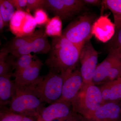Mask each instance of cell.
I'll return each mask as SVG.
<instances>
[{
    "instance_id": "35",
    "label": "cell",
    "mask_w": 121,
    "mask_h": 121,
    "mask_svg": "<svg viewBox=\"0 0 121 121\" xmlns=\"http://www.w3.org/2000/svg\"></svg>"
},
{
    "instance_id": "11",
    "label": "cell",
    "mask_w": 121,
    "mask_h": 121,
    "mask_svg": "<svg viewBox=\"0 0 121 121\" xmlns=\"http://www.w3.org/2000/svg\"><path fill=\"white\" fill-rule=\"evenodd\" d=\"M84 117L96 121H120L121 119L120 102H104Z\"/></svg>"
},
{
    "instance_id": "31",
    "label": "cell",
    "mask_w": 121,
    "mask_h": 121,
    "mask_svg": "<svg viewBox=\"0 0 121 121\" xmlns=\"http://www.w3.org/2000/svg\"><path fill=\"white\" fill-rule=\"evenodd\" d=\"M5 26V24L2 17L0 15V30L1 31Z\"/></svg>"
},
{
    "instance_id": "6",
    "label": "cell",
    "mask_w": 121,
    "mask_h": 121,
    "mask_svg": "<svg viewBox=\"0 0 121 121\" xmlns=\"http://www.w3.org/2000/svg\"><path fill=\"white\" fill-rule=\"evenodd\" d=\"M121 77V51L110 48L106 58L97 65L92 82L96 86H102Z\"/></svg>"
},
{
    "instance_id": "15",
    "label": "cell",
    "mask_w": 121,
    "mask_h": 121,
    "mask_svg": "<svg viewBox=\"0 0 121 121\" xmlns=\"http://www.w3.org/2000/svg\"><path fill=\"white\" fill-rule=\"evenodd\" d=\"M51 48V45L48 39L47 36L45 33L41 37L12 51L10 53L17 58L31 52L46 54L50 52Z\"/></svg>"
},
{
    "instance_id": "30",
    "label": "cell",
    "mask_w": 121,
    "mask_h": 121,
    "mask_svg": "<svg viewBox=\"0 0 121 121\" xmlns=\"http://www.w3.org/2000/svg\"><path fill=\"white\" fill-rule=\"evenodd\" d=\"M65 121H80L79 115L73 112Z\"/></svg>"
},
{
    "instance_id": "13",
    "label": "cell",
    "mask_w": 121,
    "mask_h": 121,
    "mask_svg": "<svg viewBox=\"0 0 121 121\" xmlns=\"http://www.w3.org/2000/svg\"><path fill=\"white\" fill-rule=\"evenodd\" d=\"M116 31L114 23L107 15H102L93 24L92 34L100 41L106 43L113 37Z\"/></svg>"
},
{
    "instance_id": "32",
    "label": "cell",
    "mask_w": 121,
    "mask_h": 121,
    "mask_svg": "<svg viewBox=\"0 0 121 121\" xmlns=\"http://www.w3.org/2000/svg\"><path fill=\"white\" fill-rule=\"evenodd\" d=\"M79 118H80V121H96L93 120V119H89V118H86L83 117L82 115L79 114Z\"/></svg>"
},
{
    "instance_id": "34",
    "label": "cell",
    "mask_w": 121,
    "mask_h": 121,
    "mask_svg": "<svg viewBox=\"0 0 121 121\" xmlns=\"http://www.w3.org/2000/svg\"><path fill=\"white\" fill-rule=\"evenodd\" d=\"M120 105H121V102H120Z\"/></svg>"
},
{
    "instance_id": "9",
    "label": "cell",
    "mask_w": 121,
    "mask_h": 121,
    "mask_svg": "<svg viewBox=\"0 0 121 121\" xmlns=\"http://www.w3.org/2000/svg\"><path fill=\"white\" fill-rule=\"evenodd\" d=\"M37 25L34 17L22 10L15 11L9 22L10 30L17 37L33 33Z\"/></svg>"
},
{
    "instance_id": "27",
    "label": "cell",
    "mask_w": 121,
    "mask_h": 121,
    "mask_svg": "<svg viewBox=\"0 0 121 121\" xmlns=\"http://www.w3.org/2000/svg\"><path fill=\"white\" fill-rule=\"evenodd\" d=\"M110 44V48H116L121 52V28L115 31Z\"/></svg>"
},
{
    "instance_id": "25",
    "label": "cell",
    "mask_w": 121,
    "mask_h": 121,
    "mask_svg": "<svg viewBox=\"0 0 121 121\" xmlns=\"http://www.w3.org/2000/svg\"><path fill=\"white\" fill-rule=\"evenodd\" d=\"M24 116L8 111L0 113V121H23Z\"/></svg>"
},
{
    "instance_id": "22",
    "label": "cell",
    "mask_w": 121,
    "mask_h": 121,
    "mask_svg": "<svg viewBox=\"0 0 121 121\" xmlns=\"http://www.w3.org/2000/svg\"><path fill=\"white\" fill-rule=\"evenodd\" d=\"M9 53L7 48L1 49L0 52V76L11 73L10 69L11 66L13 67L14 61L7 60V56Z\"/></svg>"
},
{
    "instance_id": "37",
    "label": "cell",
    "mask_w": 121,
    "mask_h": 121,
    "mask_svg": "<svg viewBox=\"0 0 121 121\" xmlns=\"http://www.w3.org/2000/svg\"></svg>"
},
{
    "instance_id": "2",
    "label": "cell",
    "mask_w": 121,
    "mask_h": 121,
    "mask_svg": "<svg viewBox=\"0 0 121 121\" xmlns=\"http://www.w3.org/2000/svg\"><path fill=\"white\" fill-rule=\"evenodd\" d=\"M73 70L63 73L50 70L47 74L40 76L35 82L26 86L43 102L52 104L60 98L64 83Z\"/></svg>"
},
{
    "instance_id": "28",
    "label": "cell",
    "mask_w": 121,
    "mask_h": 121,
    "mask_svg": "<svg viewBox=\"0 0 121 121\" xmlns=\"http://www.w3.org/2000/svg\"><path fill=\"white\" fill-rule=\"evenodd\" d=\"M14 8L17 10H21V9L26 7L27 0H8Z\"/></svg>"
},
{
    "instance_id": "17",
    "label": "cell",
    "mask_w": 121,
    "mask_h": 121,
    "mask_svg": "<svg viewBox=\"0 0 121 121\" xmlns=\"http://www.w3.org/2000/svg\"><path fill=\"white\" fill-rule=\"evenodd\" d=\"M12 74L0 76V103L1 105L10 103L13 96L14 82L11 81Z\"/></svg>"
},
{
    "instance_id": "19",
    "label": "cell",
    "mask_w": 121,
    "mask_h": 121,
    "mask_svg": "<svg viewBox=\"0 0 121 121\" xmlns=\"http://www.w3.org/2000/svg\"><path fill=\"white\" fill-rule=\"evenodd\" d=\"M103 3L113 13L116 30L121 28V0H105Z\"/></svg>"
},
{
    "instance_id": "3",
    "label": "cell",
    "mask_w": 121,
    "mask_h": 121,
    "mask_svg": "<svg viewBox=\"0 0 121 121\" xmlns=\"http://www.w3.org/2000/svg\"><path fill=\"white\" fill-rule=\"evenodd\" d=\"M43 102L26 86L14 82L13 96L8 111L24 117H38Z\"/></svg>"
},
{
    "instance_id": "1",
    "label": "cell",
    "mask_w": 121,
    "mask_h": 121,
    "mask_svg": "<svg viewBox=\"0 0 121 121\" xmlns=\"http://www.w3.org/2000/svg\"><path fill=\"white\" fill-rule=\"evenodd\" d=\"M82 49L62 35L54 37L45 64L50 70L59 73L74 70L79 60Z\"/></svg>"
},
{
    "instance_id": "26",
    "label": "cell",
    "mask_w": 121,
    "mask_h": 121,
    "mask_svg": "<svg viewBox=\"0 0 121 121\" xmlns=\"http://www.w3.org/2000/svg\"><path fill=\"white\" fill-rule=\"evenodd\" d=\"M45 0H27L26 9L28 11L36 10L44 7Z\"/></svg>"
},
{
    "instance_id": "23",
    "label": "cell",
    "mask_w": 121,
    "mask_h": 121,
    "mask_svg": "<svg viewBox=\"0 0 121 121\" xmlns=\"http://www.w3.org/2000/svg\"><path fill=\"white\" fill-rule=\"evenodd\" d=\"M33 60L31 54L21 56L17 58V60L14 62L13 68L16 70L15 71L22 70L29 66Z\"/></svg>"
},
{
    "instance_id": "21",
    "label": "cell",
    "mask_w": 121,
    "mask_h": 121,
    "mask_svg": "<svg viewBox=\"0 0 121 121\" xmlns=\"http://www.w3.org/2000/svg\"><path fill=\"white\" fill-rule=\"evenodd\" d=\"M14 8L8 0H0V15L2 17L6 26L10 21L15 13Z\"/></svg>"
},
{
    "instance_id": "36",
    "label": "cell",
    "mask_w": 121,
    "mask_h": 121,
    "mask_svg": "<svg viewBox=\"0 0 121 121\" xmlns=\"http://www.w3.org/2000/svg\"></svg>"
},
{
    "instance_id": "5",
    "label": "cell",
    "mask_w": 121,
    "mask_h": 121,
    "mask_svg": "<svg viewBox=\"0 0 121 121\" xmlns=\"http://www.w3.org/2000/svg\"><path fill=\"white\" fill-rule=\"evenodd\" d=\"M96 19L92 13H82L69 24L62 35L75 45L82 48L93 36L92 27Z\"/></svg>"
},
{
    "instance_id": "10",
    "label": "cell",
    "mask_w": 121,
    "mask_h": 121,
    "mask_svg": "<svg viewBox=\"0 0 121 121\" xmlns=\"http://www.w3.org/2000/svg\"><path fill=\"white\" fill-rule=\"evenodd\" d=\"M72 112L71 103L58 100L43 107L39 113L37 121H52L56 119L65 120Z\"/></svg>"
},
{
    "instance_id": "18",
    "label": "cell",
    "mask_w": 121,
    "mask_h": 121,
    "mask_svg": "<svg viewBox=\"0 0 121 121\" xmlns=\"http://www.w3.org/2000/svg\"><path fill=\"white\" fill-rule=\"evenodd\" d=\"M45 33V31L43 29H39L30 35H25L21 37H15L9 43V47L7 48L9 53L12 51L41 37Z\"/></svg>"
},
{
    "instance_id": "29",
    "label": "cell",
    "mask_w": 121,
    "mask_h": 121,
    "mask_svg": "<svg viewBox=\"0 0 121 121\" xmlns=\"http://www.w3.org/2000/svg\"><path fill=\"white\" fill-rule=\"evenodd\" d=\"M82 1L86 4L93 5H99L103 2V0H82Z\"/></svg>"
},
{
    "instance_id": "7",
    "label": "cell",
    "mask_w": 121,
    "mask_h": 121,
    "mask_svg": "<svg viewBox=\"0 0 121 121\" xmlns=\"http://www.w3.org/2000/svg\"><path fill=\"white\" fill-rule=\"evenodd\" d=\"M86 5L82 0H45L44 7L66 20L83 12Z\"/></svg>"
},
{
    "instance_id": "16",
    "label": "cell",
    "mask_w": 121,
    "mask_h": 121,
    "mask_svg": "<svg viewBox=\"0 0 121 121\" xmlns=\"http://www.w3.org/2000/svg\"><path fill=\"white\" fill-rule=\"evenodd\" d=\"M99 87L104 102H121V77L102 85Z\"/></svg>"
},
{
    "instance_id": "24",
    "label": "cell",
    "mask_w": 121,
    "mask_h": 121,
    "mask_svg": "<svg viewBox=\"0 0 121 121\" xmlns=\"http://www.w3.org/2000/svg\"><path fill=\"white\" fill-rule=\"evenodd\" d=\"M34 18L37 25L47 24L50 20L42 9H38L35 11Z\"/></svg>"
},
{
    "instance_id": "20",
    "label": "cell",
    "mask_w": 121,
    "mask_h": 121,
    "mask_svg": "<svg viewBox=\"0 0 121 121\" xmlns=\"http://www.w3.org/2000/svg\"><path fill=\"white\" fill-rule=\"evenodd\" d=\"M62 22L61 19L55 16L50 19L45 26V34L47 36L54 37L62 35Z\"/></svg>"
},
{
    "instance_id": "33",
    "label": "cell",
    "mask_w": 121,
    "mask_h": 121,
    "mask_svg": "<svg viewBox=\"0 0 121 121\" xmlns=\"http://www.w3.org/2000/svg\"><path fill=\"white\" fill-rule=\"evenodd\" d=\"M32 118L30 117H24L23 119V121H33Z\"/></svg>"
},
{
    "instance_id": "8",
    "label": "cell",
    "mask_w": 121,
    "mask_h": 121,
    "mask_svg": "<svg viewBox=\"0 0 121 121\" xmlns=\"http://www.w3.org/2000/svg\"><path fill=\"white\" fill-rule=\"evenodd\" d=\"M98 53L90 40L83 45L79 58L80 73L84 83L92 82L93 75L97 66Z\"/></svg>"
},
{
    "instance_id": "4",
    "label": "cell",
    "mask_w": 121,
    "mask_h": 121,
    "mask_svg": "<svg viewBox=\"0 0 121 121\" xmlns=\"http://www.w3.org/2000/svg\"><path fill=\"white\" fill-rule=\"evenodd\" d=\"M71 103L73 112L85 117L104 102L100 88L92 82L84 83Z\"/></svg>"
},
{
    "instance_id": "12",
    "label": "cell",
    "mask_w": 121,
    "mask_h": 121,
    "mask_svg": "<svg viewBox=\"0 0 121 121\" xmlns=\"http://www.w3.org/2000/svg\"><path fill=\"white\" fill-rule=\"evenodd\" d=\"M84 84L80 70L74 69L65 79L59 100L71 102L75 97Z\"/></svg>"
},
{
    "instance_id": "14",
    "label": "cell",
    "mask_w": 121,
    "mask_h": 121,
    "mask_svg": "<svg viewBox=\"0 0 121 121\" xmlns=\"http://www.w3.org/2000/svg\"><path fill=\"white\" fill-rule=\"evenodd\" d=\"M43 64L39 60H33L28 67L19 71H15L13 74L14 82L19 85L28 86L35 82L40 76V72Z\"/></svg>"
}]
</instances>
